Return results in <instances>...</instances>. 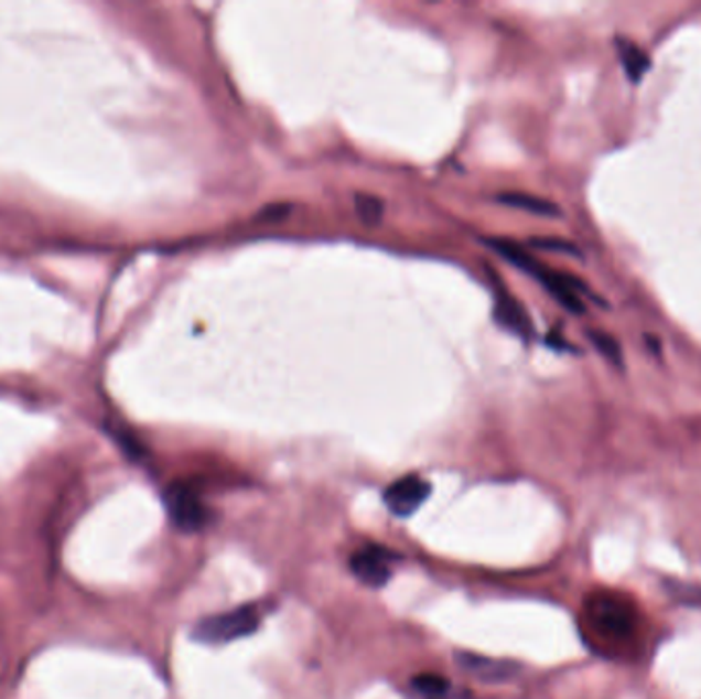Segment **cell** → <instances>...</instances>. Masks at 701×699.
I'll list each match as a JSON object with an SVG mask.
<instances>
[{
    "label": "cell",
    "mask_w": 701,
    "mask_h": 699,
    "mask_svg": "<svg viewBox=\"0 0 701 699\" xmlns=\"http://www.w3.org/2000/svg\"><path fill=\"white\" fill-rule=\"evenodd\" d=\"M429 495H431V484L417 474H409L400 481L392 482L384 491V503L392 515L407 519L412 513L423 507Z\"/></svg>",
    "instance_id": "obj_3"
},
{
    "label": "cell",
    "mask_w": 701,
    "mask_h": 699,
    "mask_svg": "<svg viewBox=\"0 0 701 699\" xmlns=\"http://www.w3.org/2000/svg\"><path fill=\"white\" fill-rule=\"evenodd\" d=\"M460 665L481 679H507L515 673L513 663H500L486 656L460 655Z\"/></svg>",
    "instance_id": "obj_8"
},
{
    "label": "cell",
    "mask_w": 701,
    "mask_h": 699,
    "mask_svg": "<svg viewBox=\"0 0 701 699\" xmlns=\"http://www.w3.org/2000/svg\"><path fill=\"white\" fill-rule=\"evenodd\" d=\"M586 336H589V341L593 343V347L600 351L601 355H603L605 359H610V362L617 365V367H622V365H624L622 345L615 341L614 336L607 335V333H603V331H597V329L586 331Z\"/></svg>",
    "instance_id": "obj_11"
},
{
    "label": "cell",
    "mask_w": 701,
    "mask_h": 699,
    "mask_svg": "<svg viewBox=\"0 0 701 699\" xmlns=\"http://www.w3.org/2000/svg\"><path fill=\"white\" fill-rule=\"evenodd\" d=\"M259 624H261V617L257 610L252 605H242L230 612L205 617L193 627V638L202 644L219 646V644L247 638L259 630Z\"/></svg>",
    "instance_id": "obj_1"
},
{
    "label": "cell",
    "mask_w": 701,
    "mask_h": 699,
    "mask_svg": "<svg viewBox=\"0 0 701 699\" xmlns=\"http://www.w3.org/2000/svg\"><path fill=\"white\" fill-rule=\"evenodd\" d=\"M355 209H357L362 222H366L367 226L378 224L381 216H384V205H381L380 200H376L371 195H357L355 197Z\"/></svg>",
    "instance_id": "obj_12"
},
{
    "label": "cell",
    "mask_w": 701,
    "mask_h": 699,
    "mask_svg": "<svg viewBox=\"0 0 701 699\" xmlns=\"http://www.w3.org/2000/svg\"><path fill=\"white\" fill-rule=\"evenodd\" d=\"M591 620L597 630L610 636H628L634 630L636 617L626 601L614 598L595 599L591 603Z\"/></svg>",
    "instance_id": "obj_4"
},
{
    "label": "cell",
    "mask_w": 701,
    "mask_h": 699,
    "mask_svg": "<svg viewBox=\"0 0 701 699\" xmlns=\"http://www.w3.org/2000/svg\"><path fill=\"white\" fill-rule=\"evenodd\" d=\"M349 569L357 581L371 587V589H381L386 587L390 577H392V570L390 564L386 560V552L381 550H374V548H366V550H359V552L353 553L349 560Z\"/></svg>",
    "instance_id": "obj_5"
},
{
    "label": "cell",
    "mask_w": 701,
    "mask_h": 699,
    "mask_svg": "<svg viewBox=\"0 0 701 699\" xmlns=\"http://www.w3.org/2000/svg\"><path fill=\"white\" fill-rule=\"evenodd\" d=\"M615 47H617L619 62L624 66V73L634 85H638L646 76V73L650 71V66H653L650 56L644 52L640 45L629 42L626 37H615Z\"/></svg>",
    "instance_id": "obj_6"
},
{
    "label": "cell",
    "mask_w": 701,
    "mask_h": 699,
    "mask_svg": "<svg viewBox=\"0 0 701 699\" xmlns=\"http://www.w3.org/2000/svg\"><path fill=\"white\" fill-rule=\"evenodd\" d=\"M290 207L288 205H271V207H265L263 212H261V216L259 219H278L283 218V216H288V214H283V212H288Z\"/></svg>",
    "instance_id": "obj_14"
},
{
    "label": "cell",
    "mask_w": 701,
    "mask_h": 699,
    "mask_svg": "<svg viewBox=\"0 0 701 699\" xmlns=\"http://www.w3.org/2000/svg\"><path fill=\"white\" fill-rule=\"evenodd\" d=\"M164 505L175 527L187 534L204 529L209 519L204 501L187 484L169 486L164 493Z\"/></svg>",
    "instance_id": "obj_2"
},
{
    "label": "cell",
    "mask_w": 701,
    "mask_h": 699,
    "mask_svg": "<svg viewBox=\"0 0 701 699\" xmlns=\"http://www.w3.org/2000/svg\"><path fill=\"white\" fill-rule=\"evenodd\" d=\"M498 202L517 207V209H526L536 216H552V218L560 216L558 205L540 200V197H533V195H526V193H503V195H498Z\"/></svg>",
    "instance_id": "obj_9"
},
{
    "label": "cell",
    "mask_w": 701,
    "mask_h": 699,
    "mask_svg": "<svg viewBox=\"0 0 701 699\" xmlns=\"http://www.w3.org/2000/svg\"><path fill=\"white\" fill-rule=\"evenodd\" d=\"M414 691L424 699H452V685L438 673H423L412 679Z\"/></svg>",
    "instance_id": "obj_10"
},
{
    "label": "cell",
    "mask_w": 701,
    "mask_h": 699,
    "mask_svg": "<svg viewBox=\"0 0 701 699\" xmlns=\"http://www.w3.org/2000/svg\"><path fill=\"white\" fill-rule=\"evenodd\" d=\"M531 245L538 248H546V250H556V252L581 257V250L576 248V245H572L569 240H560V238H531Z\"/></svg>",
    "instance_id": "obj_13"
},
{
    "label": "cell",
    "mask_w": 701,
    "mask_h": 699,
    "mask_svg": "<svg viewBox=\"0 0 701 699\" xmlns=\"http://www.w3.org/2000/svg\"><path fill=\"white\" fill-rule=\"evenodd\" d=\"M495 316H497V321L500 322L503 326H507L513 333H517V335L524 336V338L531 335V329H533V326H531V321H529L526 310L519 307L511 298L503 295V298L498 300L497 308H495Z\"/></svg>",
    "instance_id": "obj_7"
}]
</instances>
